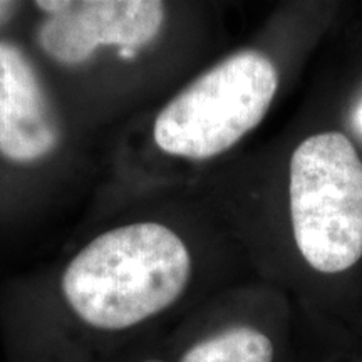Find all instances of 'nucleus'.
Here are the masks:
<instances>
[{"instance_id":"423d86ee","label":"nucleus","mask_w":362,"mask_h":362,"mask_svg":"<svg viewBox=\"0 0 362 362\" xmlns=\"http://www.w3.org/2000/svg\"><path fill=\"white\" fill-rule=\"evenodd\" d=\"M270 336L250 324H230L189 342L176 362H275Z\"/></svg>"},{"instance_id":"39448f33","label":"nucleus","mask_w":362,"mask_h":362,"mask_svg":"<svg viewBox=\"0 0 362 362\" xmlns=\"http://www.w3.org/2000/svg\"><path fill=\"white\" fill-rule=\"evenodd\" d=\"M57 141L56 116L29 59L0 44V151L13 161H35Z\"/></svg>"},{"instance_id":"1a4fd4ad","label":"nucleus","mask_w":362,"mask_h":362,"mask_svg":"<svg viewBox=\"0 0 362 362\" xmlns=\"http://www.w3.org/2000/svg\"><path fill=\"white\" fill-rule=\"evenodd\" d=\"M357 124H359V128L362 129V104L359 106V111H357Z\"/></svg>"},{"instance_id":"9d476101","label":"nucleus","mask_w":362,"mask_h":362,"mask_svg":"<svg viewBox=\"0 0 362 362\" xmlns=\"http://www.w3.org/2000/svg\"><path fill=\"white\" fill-rule=\"evenodd\" d=\"M4 6H6V4H0V11H2V8H4Z\"/></svg>"},{"instance_id":"f03ea898","label":"nucleus","mask_w":362,"mask_h":362,"mask_svg":"<svg viewBox=\"0 0 362 362\" xmlns=\"http://www.w3.org/2000/svg\"><path fill=\"white\" fill-rule=\"evenodd\" d=\"M291 215L307 264L341 274L362 257V161L346 134L325 131L291 160Z\"/></svg>"},{"instance_id":"f257e3e1","label":"nucleus","mask_w":362,"mask_h":362,"mask_svg":"<svg viewBox=\"0 0 362 362\" xmlns=\"http://www.w3.org/2000/svg\"><path fill=\"white\" fill-rule=\"evenodd\" d=\"M192 257L168 226L141 221L99 235L67 265L64 307L89 332H129L165 314L187 291Z\"/></svg>"},{"instance_id":"7ed1b4c3","label":"nucleus","mask_w":362,"mask_h":362,"mask_svg":"<svg viewBox=\"0 0 362 362\" xmlns=\"http://www.w3.org/2000/svg\"><path fill=\"white\" fill-rule=\"evenodd\" d=\"M277 88L279 74L269 57L253 49L235 52L163 107L155 141L173 156L214 158L262 123Z\"/></svg>"},{"instance_id":"20e7f679","label":"nucleus","mask_w":362,"mask_h":362,"mask_svg":"<svg viewBox=\"0 0 362 362\" xmlns=\"http://www.w3.org/2000/svg\"><path fill=\"white\" fill-rule=\"evenodd\" d=\"M51 13L40 27V45L64 64H79L101 45L134 49L160 33L165 7L155 0H86L37 2Z\"/></svg>"},{"instance_id":"6e6552de","label":"nucleus","mask_w":362,"mask_h":362,"mask_svg":"<svg viewBox=\"0 0 362 362\" xmlns=\"http://www.w3.org/2000/svg\"><path fill=\"white\" fill-rule=\"evenodd\" d=\"M134 362H170V361L163 359V357H158V356H146V357H143V359H138Z\"/></svg>"},{"instance_id":"0eeeda50","label":"nucleus","mask_w":362,"mask_h":362,"mask_svg":"<svg viewBox=\"0 0 362 362\" xmlns=\"http://www.w3.org/2000/svg\"><path fill=\"white\" fill-rule=\"evenodd\" d=\"M136 52L138 51H134V49H119V56L123 59H133L136 57Z\"/></svg>"}]
</instances>
